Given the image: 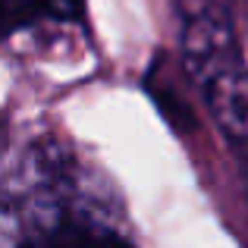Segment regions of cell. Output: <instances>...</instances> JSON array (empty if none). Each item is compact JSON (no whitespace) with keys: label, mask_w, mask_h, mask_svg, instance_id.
I'll list each match as a JSON object with an SVG mask.
<instances>
[{"label":"cell","mask_w":248,"mask_h":248,"mask_svg":"<svg viewBox=\"0 0 248 248\" xmlns=\"http://www.w3.org/2000/svg\"><path fill=\"white\" fill-rule=\"evenodd\" d=\"M179 54L248 188V63L230 0H176Z\"/></svg>","instance_id":"obj_1"},{"label":"cell","mask_w":248,"mask_h":248,"mask_svg":"<svg viewBox=\"0 0 248 248\" xmlns=\"http://www.w3.org/2000/svg\"><path fill=\"white\" fill-rule=\"evenodd\" d=\"M85 19V0H0V44L38 31L73 29Z\"/></svg>","instance_id":"obj_2"},{"label":"cell","mask_w":248,"mask_h":248,"mask_svg":"<svg viewBox=\"0 0 248 248\" xmlns=\"http://www.w3.org/2000/svg\"><path fill=\"white\" fill-rule=\"evenodd\" d=\"M19 248H132L116 230L91 220L54 217L41 223Z\"/></svg>","instance_id":"obj_3"}]
</instances>
